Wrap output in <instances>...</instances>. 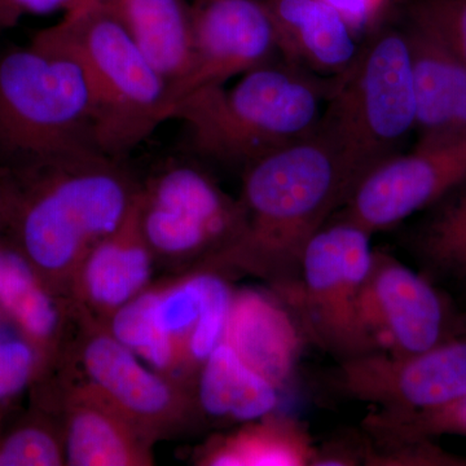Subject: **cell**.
<instances>
[{
	"mask_svg": "<svg viewBox=\"0 0 466 466\" xmlns=\"http://www.w3.org/2000/svg\"><path fill=\"white\" fill-rule=\"evenodd\" d=\"M354 189L348 171L317 131L269 153L242 170L238 200L244 223L238 238L198 268L228 279L254 276L289 303L299 289L309 242Z\"/></svg>",
	"mask_w": 466,
	"mask_h": 466,
	"instance_id": "cell-1",
	"label": "cell"
},
{
	"mask_svg": "<svg viewBox=\"0 0 466 466\" xmlns=\"http://www.w3.org/2000/svg\"><path fill=\"white\" fill-rule=\"evenodd\" d=\"M336 76L269 61L231 88L217 86L189 95L171 118L187 125L202 157L244 170L315 134Z\"/></svg>",
	"mask_w": 466,
	"mask_h": 466,
	"instance_id": "cell-2",
	"label": "cell"
},
{
	"mask_svg": "<svg viewBox=\"0 0 466 466\" xmlns=\"http://www.w3.org/2000/svg\"><path fill=\"white\" fill-rule=\"evenodd\" d=\"M41 157L47 177L26 208L23 240L30 262L67 296L76 269L121 226L140 184L94 147Z\"/></svg>",
	"mask_w": 466,
	"mask_h": 466,
	"instance_id": "cell-3",
	"label": "cell"
},
{
	"mask_svg": "<svg viewBox=\"0 0 466 466\" xmlns=\"http://www.w3.org/2000/svg\"><path fill=\"white\" fill-rule=\"evenodd\" d=\"M39 43L81 66L94 108L95 144L106 155L121 158L170 119L167 81L101 3L66 14Z\"/></svg>",
	"mask_w": 466,
	"mask_h": 466,
	"instance_id": "cell-4",
	"label": "cell"
},
{
	"mask_svg": "<svg viewBox=\"0 0 466 466\" xmlns=\"http://www.w3.org/2000/svg\"><path fill=\"white\" fill-rule=\"evenodd\" d=\"M416 128L412 58L400 21L370 34L336 84L317 128L355 184L400 153Z\"/></svg>",
	"mask_w": 466,
	"mask_h": 466,
	"instance_id": "cell-5",
	"label": "cell"
},
{
	"mask_svg": "<svg viewBox=\"0 0 466 466\" xmlns=\"http://www.w3.org/2000/svg\"><path fill=\"white\" fill-rule=\"evenodd\" d=\"M0 112L9 137L38 155L97 148L84 72L56 48L38 43L0 63Z\"/></svg>",
	"mask_w": 466,
	"mask_h": 466,
	"instance_id": "cell-6",
	"label": "cell"
},
{
	"mask_svg": "<svg viewBox=\"0 0 466 466\" xmlns=\"http://www.w3.org/2000/svg\"><path fill=\"white\" fill-rule=\"evenodd\" d=\"M370 233L336 218L311 238L299 289L287 303L308 342L337 361L377 351L359 314V297L370 269Z\"/></svg>",
	"mask_w": 466,
	"mask_h": 466,
	"instance_id": "cell-7",
	"label": "cell"
},
{
	"mask_svg": "<svg viewBox=\"0 0 466 466\" xmlns=\"http://www.w3.org/2000/svg\"><path fill=\"white\" fill-rule=\"evenodd\" d=\"M140 225L155 262L191 271L231 244L242 228L240 200L204 168L168 162L139 187Z\"/></svg>",
	"mask_w": 466,
	"mask_h": 466,
	"instance_id": "cell-8",
	"label": "cell"
},
{
	"mask_svg": "<svg viewBox=\"0 0 466 466\" xmlns=\"http://www.w3.org/2000/svg\"><path fill=\"white\" fill-rule=\"evenodd\" d=\"M76 357L90 383L150 441L196 426L192 389L147 368L104 325L79 320Z\"/></svg>",
	"mask_w": 466,
	"mask_h": 466,
	"instance_id": "cell-9",
	"label": "cell"
},
{
	"mask_svg": "<svg viewBox=\"0 0 466 466\" xmlns=\"http://www.w3.org/2000/svg\"><path fill=\"white\" fill-rule=\"evenodd\" d=\"M359 314L377 351L395 357L459 339L452 308L433 281L382 250H373Z\"/></svg>",
	"mask_w": 466,
	"mask_h": 466,
	"instance_id": "cell-10",
	"label": "cell"
},
{
	"mask_svg": "<svg viewBox=\"0 0 466 466\" xmlns=\"http://www.w3.org/2000/svg\"><path fill=\"white\" fill-rule=\"evenodd\" d=\"M466 182V135L419 139L415 149L377 165L359 182L337 218L370 235L400 225Z\"/></svg>",
	"mask_w": 466,
	"mask_h": 466,
	"instance_id": "cell-11",
	"label": "cell"
},
{
	"mask_svg": "<svg viewBox=\"0 0 466 466\" xmlns=\"http://www.w3.org/2000/svg\"><path fill=\"white\" fill-rule=\"evenodd\" d=\"M330 382L343 397L394 415L440 407L466 394V339L406 357L375 351L339 361Z\"/></svg>",
	"mask_w": 466,
	"mask_h": 466,
	"instance_id": "cell-12",
	"label": "cell"
},
{
	"mask_svg": "<svg viewBox=\"0 0 466 466\" xmlns=\"http://www.w3.org/2000/svg\"><path fill=\"white\" fill-rule=\"evenodd\" d=\"M191 16L192 64L170 92L171 115L189 95L265 66L278 52L263 0H196Z\"/></svg>",
	"mask_w": 466,
	"mask_h": 466,
	"instance_id": "cell-13",
	"label": "cell"
},
{
	"mask_svg": "<svg viewBox=\"0 0 466 466\" xmlns=\"http://www.w3.org/2000/svg\"><path fill=\"white\" fill-rule=\"evenodd\" d=\"M155 257L142 231L139 191L124 222L97 242L76 269L67 290L78 320L106 325L109 318L150 287Z\"/></svg>",
	"mask_w": 466,
	"mask_h": 466,
	"instance_id": "cell-14",
	"label": "cell"
},
{
	"mask_svg": "<svg viewBox=\"0 0 466 466\" xmlns=\"http://www.w3.org/2000/svg\"><path fill=\"white\" fill-rule=\"evenodd\" d=\"M222 342L250 370L283 391L308 342L293 309L271 289L233 290Z\"/></svg>",
	"mask_w": 466,
	"mask_h": 466,
	"instance_id": "cell-15",
	"label": "cell"
},
{
	"mask_svg": "<svg viewBox=\"0 0 466 466\" xmlns=\"http://www.w3.org/2000/svg\"><path fill=\"white\" fill-rule=\"evenodd\" d=\"M66 458L72 466H149L150 441L90 383L69 386L66 397Z\"/></svg>",
	"mask_w": 466,
	"mask_h": 466,
	"instance_id": "cell-16",
	"label": "cell"
},
{
	"mask_svg": "<svg viewBox=\"0 0 466 466\" xmlns=\"http://www.w3.org/2000/svg\"><path fill=\"white\" fill-rule=\"evenodd\" d=\"M285 63L321 76L351 66L360 46L351 24L327 0H263Z\"/></svg>",
	"mask_w": 466,
	"mask_h": 466,
	"instance_id": "cell-17",
	"label": "cell"
},
{
	"mask_svg": "<svg viewBox=\"0 0 466 466\" xmlns=\"http://www.w3.org/2000/svg\"><path fill=\"white\" fill-rule=\"evenodd\" d=\"M412 58L420 139L466 135V66L421 27L400 20Z\"/></svg>",
	"mask_w": 466,
	"mask_h": 466,
	"instance_id": "cell-18",
	"label": "cell"
},
{
	"mask_svg": "<svg viewBox=\"0 0 466 466\" xmlns=\"http://www.w3.org/2000/svg\"><path fill=\"white\" fill-rule=\"evenodd\" d=\"M280 394L220 342L193 381L195 424L222 431L253 421L278 410Z\"/></svg>",
	"mask_w": 466,
	"mask_h": 466,
	"instance_id": "cell-19",
	"label": "cell"
},
{
	"mask_svg": "<svg viewBox=\"0 0 466 466\" xmlns=\"http://www.w3.org/2000/svg\"><path fill=\"white\" fill-rule=\"evenodd\" d=\"M227 431L196 451V465L311 466L317 452L308 425L276 410Z\"/></svg>",
	"mask_w": 466,
	"mask_h": 466,
	"instance_id": "cell-20",
	"label": "cell"
},
{
	"mask_svg": "<svg viewBox=\"0 0 466 466\" xmlns=\"http://www.w3.org/2000/svg\"><path fill=\"white\" fill-rule=\"evenodd\" d=\"M130 34L168 91L189 72L193 38L191 5L186 0H103Z\"/></svg>",
	"mask_w": 466,
	"mask_h": 466,
	"instance_id": "cell-21",
	"label": "cell"
},
{
	"mask_svg": "<svg viewBox=\"0 0 466 466\" xmlns=\"http://www.w3.org/2000/svg\"><path fill=\"white\" fill-rule=\"evenodd\" d=\"M410 244L426 278L466 288V182L426 208Z\"/></svg>",
	"mask_w": 466,
	"mask_h": 466,
	"instance_id": "cell-22",
	"label": "cell"
},
{
	"mask_svg": "<svg viewBox=\"0 0 466 466\" xmlns=\"http://www.w3.org/2000/svg\"><path fill=\"white\" fill-rule=\"evenodd\" d=\"M0 305L41 345L58 341L63 309L38 283L32 265L11 250H0Z\"/></svg>",
	"mask_w": 466,
	"mask_h": 466,
	"instance_id": "cell-23",
	"label": "cell"
},
{
	"mask_svg": "<svg viewBox=\"0 0 466 466\" xmlns=\"http://www.w3.org/2000/svg\"><path fill=\"white\" fill-rule=\"evenodd\" d=\"M361 429L380 440H433L444 434L466 435V394L440 407L404 415L376 410L361 421Z\"/></svg>",
	"mask_w": 466,
	"mask_h": 466,
	"instance_id": "cell-24",
	"label": "cell"
},
{
	"mask_svg": "<svg viewBox=\"0 0 466 466\" xmlns=\"http://www.w3.org/2000/svg\"><path fill=\"white\" fill-rule=\"evenodd\" d=\"M403 11L466 66V0H407Z\"/></svg>",
	"mask_w": 466,
	"mask_h": 466,
	"instance_id": "cell-25",
	"label": "cell"
},
{
	"mask_svg": "<svg viewBox=\"0 0 466 466\" xmlns=\"http://www.w3.org/2000/svg\"><path fill=\"white\" fill-rule=\"evenodd\" d=\"M360 431L364 466H466V459L446 452L433 440H380Z\"/></svg>",
	"mask_w": 466,
	"mask_h": 466,
	"instance_id": "cell-26",
	"label": "cell"
},
{
	"mask_svg": "<svg viewBox=\"0 0 466 466\" xmlns=\"http://www.w3.org/2000/svg\"><path fill=\"white\" fill-rule=\"evenodd\" d=\"M66 464V441L50 431L25 428L0 447V466H58Z\"/></svg>",
	"mask_w": 466,
	"mask_h": 466,
	"instance_id": "cell-27",
	"label": "cell"
},
{
	"mask_svg": "<svg viewBox=\"0 0 466 466\" xmlns=\"http://www.w3.org/2000/svg\"><path fill=\"white\" fill-rule=\"evenodd\" d=\"M33 350L24 342H0V400L17 394L29 381Z\"/></svg>",
	"mask_w": 466,
	"mask_h": 466,
	"instance_id": "cell-28",
	"label": "cell"
},
{
	"mask_svg": "<svg viewBox=\"0 0 466 466\" xmlns=\"http://www.w3.org/2000/svg\"><path fill=\"white\" fill-rule=\"evenodd\" d=\"M100 0H2L0 12L12 15L17 12L27 14L47 15L56 11L70 12L96 5Z\"/></svg>",
	"mask_w": 466,
	"mask_h": 466,
	"instance_id": "cell-29",
	"label": "cell"
},
{
	"mask_svg": "<svg viewBox=\"0 0 466 466\" xmlns=\"http://www.w3.org/2000/svg\"><path fill=\"white\" fill-rule=\"evenodd\" d=\"M100 2H103V0H100Z\"/></svg>",
	"mask_w": 466,
	"mask_h": 466,
	"instance_id": "cell-30",
	"label": "cell"
},
{
	"mask_svg": "<svg viewBox=\"0 0 466 466\" xmlns=\"http://www.w3.org/2000/svg\"><path fill=\"white\" fill-rule=\"evenodd\" d=\"M0 3H2V0H0Z\"/></svg>",
	"mask_w": 466,
	"mask_h": 466,
	"instance_id": "cell-31",
	"label": "cell"
}]
</instances>
